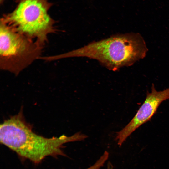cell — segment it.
<instances>
[{
	"instance_id": "obj_1",
	"label": "cell",
	"mask_w": 169,
	"mask_h": 169,
	"mask_svg": "<svg viewBox=\"0 0 169 169\" xmlns=\"http://www.w3.org/2000/svg\"><path fill=\"white\" fill-rule=\"evenodd\" d=\"M87 137L80 132L70 136L62 135L50 138L39 135L33 132L26 122L21 111L0 126L1 143L22 158L36 164L49 156H67L63 149L64 144L82 141Z\"/></svg>"
},
{
	"instance_id": "obj_2",
	"label": "cell",
	"mask_w": 169,
	"mask_h": 169,
	"mask_svg": "<svg viewBox=\"0 0 169 169\" xmlns=\"http://www.w3.org/2000/svg\"><path fill=\"white\" fill-rule=\"evenodd\" d=\"M147 51L143 39L138 34L115 35L91 42L80 48L56 55L58 59L86 57L97 60L108 69L116 70L131 65L145 57Z\"/></svg>"
},
{
	"instance_id": "obj_3",
	"label": "cell",
	"mask_w": 169,
	"mask_h": 169,
	"mask_svg": "<svg viewBox=\"0 0 169 169\" xmlns=\"http://www.w3.org/2000/svg\"><path fill=\"white\" fill-rule=\"evenodd\" d=\"M51 5L47 0H19L14 10L1 21L43 46L48 35L55 31L54 21L48 13Z\"/></svg>"
},
{
	"instance_id": "obj_4",
	"label": "cell",
	"mask_w": 169,
	"mask_h": 169,
	"mask_svg": "<svg viewBox=\"0 0 169 169\" xmlns=\"http://www.w3.org/2000/svg\"><path fill=\"white\" fill-rule=\"evenodd\" d=\"M0 41V69L17 75L39 58L43 46L1 21Z\"/></svg>"
},
{
	"instance_id": "obj_5",
	"label": "cell",
	"mask_w": 169,
	"mask_h": 169,
	"mask_svg": "<svg viewBox=\"0 0 169 169\" xmlns=\"http://www.w3.org/2000/svg\"><path fill=\"white\" fill-rule=\"evenodd\" d=\"M151 92H147L145 100L131 121L116 133L115 140L120 147L128 137L142 125L150 120L163 101L169 99V87L157 91L153 84Z\"/></svg>"
},
{
	"instance_id": "obj_6",
	"label": "cell",
	"mask_w": 169,
	"mask_h": 169,
	"mask_svg": "<svg viewBox=\"0 0 169 169\" xmlns=\"http://www.w3.org/2000/svg\"><path fill=\"white\" fill-rule=\"evenodd\" d=\"M109 154L108 151H105L99 158L92 166L85 169H100L103 166L108 159Z\"/></svg>"
},
{
	"instance_id": "obj_7",
	"label": "cell",
	"mask_w": 169,
	"mask_h": 169,
	"mask_svg": "<svg viewBox=\"0 0 169 169\" xmlns=\"http://www.w3.org/2000/svg\"><path fill=\"white\" fill-rule=\"evenodd\" d=\"M4 0H0V3H2Z\"/></svg>"
}]
</instances>
